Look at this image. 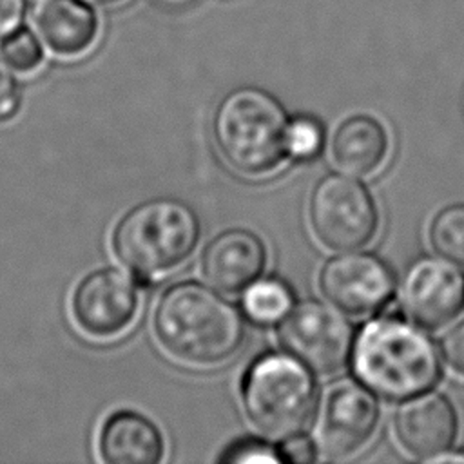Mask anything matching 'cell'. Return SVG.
<instances>
[{"label": "cell", "mask_w": 464, "mask_h": 464, "mask_svg": "<svg viewBox=\"0 0 464 464\" xmlns=\"http://www.w3.org/2000/svg\"><path fill=\"white\" fill-rule=\"evenodd\" d=\"M152 328L167 353L203 368L230 361L246 337L241 310L196 281L176 283L160 295Z\"/></svg>", "instance_id": "cell-1"}, {"label": "cell", "mask_w": 464, "mask_h": 464, "mask_svg": "<svg viewBox=\"0 0 464 464\" xmlns=\"http://www.w3.org/2000/svg\"><path fill=\"white\" fill-rule=\"evenodd\" d=\"M357 379L388 401L430 392L440 377V353L415 323L397 317L370 321L353 344Z\"/></svg>", "instance_id": "cell-2"}, {"label": "cell", "mask_w": 464, "mask_h": 464, "mask_svg": "<svg viewBox=\"0 0 464 464\" xmlns=\"http://www.w3.org/2000/svg\"><path fill=\"white\" fill-rule=\"evenodd\" d=\"M288 125L277 98L257 87H241L219 102L212 134L230 169L257 178L274 172L288 156Z\"/></svg>", "instance_id": "cell-3"}, {"label": "cell", "mask_w": 464, "mask_h": 464, "mask_svg": "<svg viewBox=\"0 0 464 464\" xmlns=\"http://www.w3.org/2000/svg\"><path fill=\"white\" fill-rule=\"evenodd\" d=\"M199 234V219L185 201L154 198L121 216L111 245L123 266L150 279L185 263L196 250Z\"/></svg>", "instance_id": "cell-4"}, {"label": "cell", "mask_w": 464, "mask_h": 464, "mask_svg": "<svg viewBox=\"0 0 464 464\" xmlns=\"http://www.w3.org/2000/svg\"><path fill=\"white\" fill-rule=\"evenodd\" d=\"M243 410L252 426L268 439L301 433L317 408V382L301 361L268 352L257 357L241 381Z\"/></svg>", "instance_id": "cell-5"}, {"label": "cell", "mask_w": 464, "mask_h": 464, "mask_svg": "<svg viewBox=\"0 0 464 464\" xmlns=\"http://www.w3.org/2000/svg\"><path fill=\"white\" fill-rule=\"evenodd\" d=\"M308 221L323 246L348 252L375 237L379 208L364 183L353 176L328 174L310 194Z\"/></svg>", "instance_id": "cell-6"}, {"label": "cell", "mask_w": 464, "mask_h": 464, "mask_svg": "<svg viewBox=\"0 0 464 464\" xmlns=\"http://www.w3.org/2000/svg\"><path fill=\"white\" fill-rule=\"evenodd\" d=\"M277 339L285 352L314 373L334 375L348 364L355 334L337 306L306 299L294 304L281 319Z\"/></svg>", "instance_id": "cell-7"}, {"label": "cell", "mask_w": 464, "mask_h": 464, "mask_svg": "<svg viewBox=\"0 0 464 464\" xmlns=\"http://www.w3.org/2000/svg\"><path fill=\"white\" fill-rule=\"evenodd\" d=\"M399 304L424 330H440L464 310V270L442 256L413 261L402 276Z\"/></svg>", "instance_id": "cell-8"}, {"label": "cell", "mask_w": 464, "mask_h": 464, "mask_svg": "<svg viewBox=\"0 0 464 464\" xmlns=\"http://www.w3.org/2000/svg\"><path fill=\"white\" fill-rule=\"evenodd\" d=\"M381 408L373 392L355 381H341L326 393L315 426L317 451L348 459L361 451L379 426Z\"/></svg>", "instance_id": "cell-9"}, {"label": "cell", "mask_w": 464, "mask_h": 464, "mask_svg": "<svg viewBox=\"0 0 464 464\" xmlns=\"http://www.w3.org/2000/svg\"><path fill=\"white\" fill-rule=\"evenodd\" d=\"M140 288L123 270L114 266L85 274L72 290L71 314L78 328L98 339L121 334L134 321Z\"/></svg>", "instance_id": "cell-10"}, {"label": "cell", "mask_w": 464, "mask_h": 464, "mask_svg": "<svg viewBox=\"0 0 464 464\" xmlns=\"http://www.w3.org/2000/svg\"><path fill=\"white\" fill-rule=\"evenodd\" d=\"M319 286L334 306L362 317L390 303L395 292V276L379 256L348 250L323 265Z\"/></svg>", "instance_id": "cell-11"}, {"label": "cell", "mask_w": 464, "mask_h": 464, "mask_svg": "<svg viewBox=\"0 0 464 464\" xmlns=\"http://www.w3.org/2000/svg\"><path fill=\"white\" fill-rule=\"evenodd\" d=\"M395 435L411 457L433 460L455 444L459 413L446 395L437 392L419 393L406 399L397 410Z\"/></svg>", "instance_id": "cell-12"}, {"label": "cell", "mask_w": 464, "mask_h": 464, "mask_svg": "<svg viewBox=\"0 0 464 464\" xmlns=\"http://www.w3.org/2000/svg\"><path fill=\"white\" fill-rule=\"evenodd\" d=\"M266 259V246L257 234L245 228H228L205 246L201 274L216 290L236 295L261 277Z\"/></svg>", "instance_id": "cell-13"}, {"label": "cell", "mask_w": 464, "mask_h": 464, "mask_svg": "<svg viewBox=\"0 0 464 464\" xmlns=\"http://www.w3.org/2000/svg\"><path fill=\"white\" fill-rule=\"evenodd\" d=\"M42 44L58 56H78L92 47L100 33L96 11L85 0H44L33 16Z\"/></svg>", "instance_id": "cell-14"}, {"label": "cell", "mask_w": 464, "mask_h": 464, "mask_svg": "<svg viewBox=\"0 0 464 464\" xmlns=\"http://www.w3.org/2000/svg\"><path fill=\"white\" fill-rule=\"evenodd\" d=\"M165 442L158 426L130 410L111 413L98 433V453L109 464H156L163 459Z\"/></svg>", "instance_id": "cell-15"}, {"label": "cell", "mask_w": 464, "mask_h": 464, "mask_svg": "<svg viewBox=\"0 0 464 464\" xmlns=\"http://www.w3.org/2000/svg\"><path fill=\"white\" fill-rule=\"evenodd\" d=\"M390 138L384 125L370 114H353L334 132L330 156L334 165L348 176L366 178L386 161Z\"/></svg>", "instance_id": "cell-16"}, {"label": "cell", "mask_w": 464, "mask_h": 464, "mask_svg": "<svg viewBox=\"0 0 464 464\" xmlns=\"http://www.w3.org/2000/svg\"><path fill=\"white\" fill-rule=\"evenodd\" d=\"M294 306L292 290L276 277H265L254 281L243 295L245 314L259 324H270L281 321Z\"/></svg>", "instance_id": "cell-17"}, {"label": "cell", "mask_w": 464, "mask_h": 464, "mask_svg": "<svg viewBox=\"0 0 464 464\" xmlns=\"http://www.w3.org/2000/svg\"><path fill=\"white\" fill-rule=\"evenodd\" d=\"M428 237L439 256L464 265V203L440 208L430 223Z\"/></svg>", "instance_id": "cell-18"}, {"label": "cell", "mask_w": 464, "mask_h": 464, "mask_svg": "<svg viewBox=\"0 0 464 464\" xmlns=\"http://www.w3.org/2000/svg\"><path fill=\"white\" fill-rule=\"evenodd\" d=\"M0 54L13 71L22 74L36 71L45 60L42 40L24 25L0 40Z\"/></svg>", "instance_id": "cell-19"}, {"label": "cell", "mask_w": 464, "mask_h": 464, "mask_svg": "<svg viewBox=\"0 0 464 464\" xmlns=\"http://www.w3.org/2000/svg\"><path fill=\"white\" fill-rule=\"evenodd\" d=\"M324 143V130L315 118L299 116L290 121L288 136H286V150L288 156L306 161L314 160Z\"/></svg>", "instance_id": "cell-20"}, {"label": "cell", "mask_w": 464, "mask_h": 464, "mask_svg": "<svg viewBox=\"0 0 464 464\" xmlns=\"http://www.w3.org/2000/svg\"><path fill=\"white\" fill-rule=\"evenodd\" d=\"M223 462H279V451L259 439H245L230 448L219 457Z\"/></svg>", "instance_id": "cell-21"}, {"label": "cell", "mask_w": 464, "mask_h": 464, "mask_svg": "<svg viewBox=\"0 0 464 464\" xmlns=\"http://www.w3.org/2000/svg\"><path fill=\"white\" fill-rule=\"evenodd\" d=\"M440 355L446 366L464 379V321L444 334L440 339Z\"/></svg>", "instance_id": "cell-22"}, {"label": "cell", "mask_w": 464, "mask_h": 464, "mask_svg": "<svg viewBox=\"0 0 464 464\" xmlns=\"http://www.w3.org/2000/svg\"><path fill=\"white\" fill-rule=\"evenodd\" d=\"M18 107V82L11 65L0 54V120L9 118Z\"/></svg>", "instance_id": "cell-23"}, {"label": "cell", "mask_w": 464, "mask_h": 464, "mask_svg": "<svg viewBox=\"0 0 464 464\" xmlns=\"http://www.w3.org/2000/svg\"><path fill=\"white\" fill-rule=\"evenodd\" d=\"M315 451L317 448L314 446V442L308 437L297 433L288 439H283L279 457L283 462H312L315 459Z\"/></svg>", "instance_id": "cell-24"}, {"label": "cell", "mask_w": 464, "mask_h": 464, "mask_svg": "<svg viewBox=\"0 0 464 464\" xmlns=\"http://www.w3.org/2000/svg\"><path fill=\"white\" fill-rule=\"evenodd\" d=\"M27 0H0V40L24 24Z\"/></svg>", "instance_id": "cell-25"}, {"label": "cell", "mask_w": 464, "mask_h": 464, "mask_svg": "<svg viewBox=\"0 0 464 464\" xmlns=\"http://www.w3.org/2000/svg\"><path fill=\"white\" fill-rule=\"evenodd\" d=\"M154 2L167 9H183V7L192 5L196 0H154Z\"/></svg>", "instance_id": "cell-26"}, {"label": "cell", "mask_w": 464, "mask_h": 464, "mask_svg": "<svg viewBox=\"0 0 464 464\" xmlns=\"http://www.w3.org/2000/svg\"><path fill=\"white\" fill-rule=\"evenodd\" d=\"M431 462H464V453H451V450H450L444 455L433 459Z\"/></svg>", "instance_id": "cell-27"}, {"label": "cell", "mask_w": 464, "mask_h": 464, "mask_svg": "<svg viewBox=\"0 0 464 464\" xmlns=\"http://www.w3.org/2000/svg\"><path fill=\"white\" fill-rule=\"evenodd\" d=\"M85 2H89L91 5H102V7H105V5H114V4H118V2H121V0H85Z\"/></svg>", "instance_id": "cell-28"}]
</instances>
